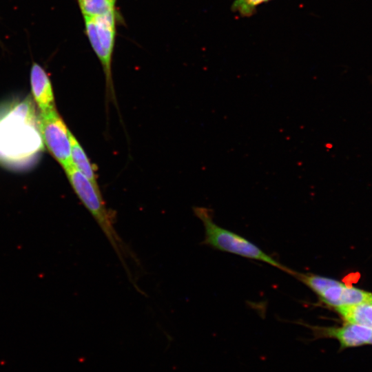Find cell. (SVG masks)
Here are the masks:
<instances>
[{"instance_id": "14", "label": "cell", "mask_w": 372, "mask_h": 372, "mask_svg": "<svg viewBox=\"0 0 372 372\" xmlns=\"http://www.w3.org/2000/svg\"><path fill=\"white\" fill-rule=\"evenodd\" d=\"M369 344H372V337H371V340L369 341Z\"/></svg>"}, {"instance_id": "13", "label": "cell", "mask_w": 372, "mask_h": 372, "mask_svg": "<svg viewBox=\"0 0 372 372\" xmlns=\"http://www.w3.org/2000/svg\"><path fill=\"white\" fill-rule=\"evenodd\" d=\"M114 7H115V5H116V0H107Z\"/></svg>"}, {"instance_id": "10", "label": "cell", "mask_w": 372, "mask_h": 372, "mask_svg": "<svg viewBox=\"0 0 372 372\" xmlns=\"http://www.w3.org/2000/svg\"><path fill=\"white\" fill-rule=\"evenodd\" d=\"M83 18L95 17L116 10L107 0H77Z\"/></svg>"}, {"instance_id": "12", "label": "cell", "mask_w": 372, "mask_h": 372, "mask_svg": "<svg viewBox=\"0 0 372 372\" xmlns=\"http://www.w3.org/2000/svg\"><path fill=\"white\" fill-rule=\"evenodd\" d=\"M271 0H233L231 10L242 17H251L258 6Z\"/></svg>"}, {"instance_id": "11", "label": "cell", "mask_w": 372, "mask_h": 372, "mask_svg": "<svg viewBox=\"0 0 372 372\" xmlns=\"http://www.w3.org/2000/svg\"><path fill=\"white\" fill-rule=\"evenodd\" d=\"M364 303L372 304V293L344 285L341 298V306Z\"/></svg>"}, {"instance_id": "2", "label": "cell", "mask_w": 372, "mask_h": 372, "mask_svg": "<svg viewBox=\"0 0 372 372\" xmlns=\"http://www.w3.org/2000/svg\"><path fill=\"white\" fill-rule=\"evenodd\" d=\"M65 172L75 194L101 228L134 285L127 260H132L136 263L138 260L116 230L115 214L106 206L99 186L94 185L73 165Z\"/></svg>"}, {"instance_id": "9", "label": "cell", "mask_w": 372, "mask_h": 372, "mask_svg": "<svg viewBox=\"0 0 372 372\" xmlns=\"http://www.w3.org/2000/svg\"><path fill=\"white\" fill-rule=\"evenodd\" d=\"M71 158L73 166L94 185H98L93 165L75 136L70 132Z\"/></svg>"}, {"instance_id": "4", "label": "cell", "mask_w": 372, "mask_h": 372, "mask_svg": "<svg viewBox=\"0 0 372 372\" xmlns=\"http://www.w3.org/2000/svg\"><path fill=\"white\" fill-rule=\"evenodd\" d=\"M116 18V10L95 17L84 18L85 33L102 65L106 87L112 96H114L112 60L115 44Z\"/></svg>"}, {"instance_id": "1", "label": "cell", "mask_w": 372, "mask_h": 372, "mask_svg": "<svg viewBox=\"0 0 372 372\" xmlns=\"http://www.w3.org/2000/svg\"><path fill=\"white\" fill-rule=\"evenodd\" d=\"M34 107L30 100L0 107V163L22 167L43 148Z\"/></svg>"}, {"instance_id": "8", "label": "cell", "mask_w": 372, "mask_h": 372, "mask_svg": "<svg viewBox=\"0 0 372 372\" xmlns=\"http://www.w3.org/2000/svg\"><path fill=\"white\" fill-rule=\"evenodd\" d=\"M348 322L372 329V304L342 305L335 309Z\"/></svg>"}, {"instance_id": "3", "label": "cell", "mask_w": 372, "mask_h": 372, "mask_svg": "<svg viewBox=\"0 0 372 372\" xmlns=\"http://www.w3.org/2000/svg\"><path fill=\"white\" fill-rule=\"evenodd\" d=\"M193 211L204 227V245L222 251L267 263L291 275L294 273V271L282 265L252 242L217 225L209 209L196 207Z\"/></svg>"}, {"instance_id": "5", "label": "cell", "mask_w": 372, "mask_h": 372, "mask_svg": "<svg viewBox=\"0 0 372 372\" xmlns=\"http://www.w3.org/2000/svg\"><path fill=\"white\" fill-rule=\"evenodd\" d=\"M39 125L45 145L64 170L73 165L70 131L56 109L44 113L40 112Z\"/></svg>"}, {"instance_id": "6", "label": "cell", "mask_w": 372, "mask_h": 372, "mask_svg": "<svg viewBox=\"0 0 372 372\" xmlns=\"http://www.w3.org/2000/svg\"><path fill=\"white\" fill-rule=\"evenodd\" d=\"M309 328L315 338H331L336 339L341 349L355 347L369 344L372 329L348 323L342 327H324L303 324Z\"/></svg>"}, {"instance_id": "7", "label": "cell", "mask_w": 372, "mask_h": 372, "mask_svg": "<svg viewBox=\"0 0 372 372\" xmlns=\"http://www.w3.org/2000/svg\"><path fill=\"white\" fill-rule=\"evenodd\" d=\"M30 84L34 100L41 113L55 110L50 80L42 67L34 63L30 71Z\"/></svg>"}]
</instances>
